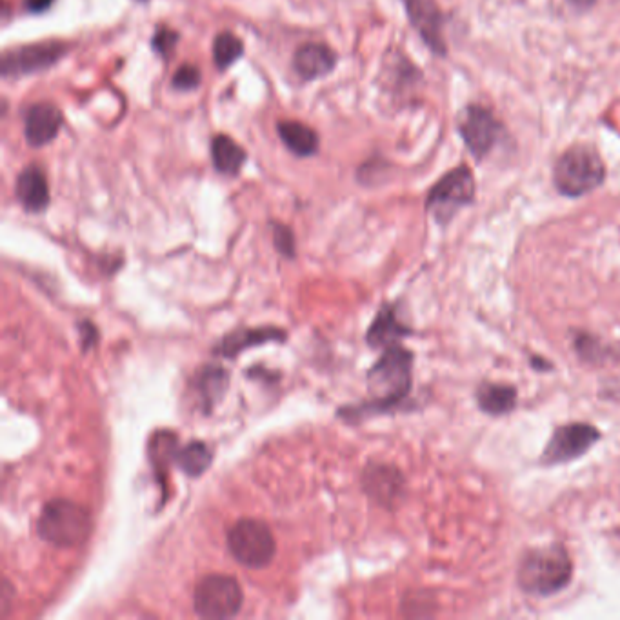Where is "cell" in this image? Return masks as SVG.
<instances>
[{"mask_svg":"<svg viewBox=\"0 0 620 620\" xmlns=\"http://www.w3.org/2000/svg\"><path fill=\"white\" fill-rule=\"evenodd\" d=\"M573 564L568 550L555 542L531 548L522 555L517 570L520 590L535 597H550L570 584Z\"/></svg>","mask_w":620,"mask_h":620,"instance_id":"6da1fadb","label":"cell"},{"mask_svg":"<svg viewBox=\"0 0 620 620\" xmlns=\"http://www.w3.org/2000/svg\"><path fill=\"white\" fill-rule=\"evenodd\" d=\"M413 353L400 344L386 348L375 366L368 371L370 408L388 411L402 404L410 395L413 384Z\"/></svg>","mask_w":620,"mask_h":620,"instance_id":"7a4b0ae2","label":"cell"},{"mask_svg":"<svg viewBox=\"0 0 620 620\" xmlns=\"http://www.w3.org/2000/svg\"><path fill=\"white\" fill-rule=\"evenodd\" d=\"M93 519L88 508L70 499H51L37 519L40 539L55 548H77L90 539Z\"/></svg>","mask_w":620,"mask_h":620,"instance_id":"3957f363","label":"cell"},{"mask_svg":"<svg viewBox=\"0 0 620 620\" xmlns=\"http://www.w3.org/2000/svg\"><path fill=\"white\" fill-rule=\"evenodd\" d=\"M606 179V166L599 151L588 144H575L560 155L553 168V184L564 197H582L597 190Z\"/></svg>","mask_w":620,"mask_h":620,"instance_id":"277c9868","label":"cell"},{"mask_svg":"<svg viewBox=\"0 0 620 620\" xmlns=\"http://www.w3.org/2000/svg\"><path fill=\"white\" fill-rule=\"evenodd\" d=\"M226 544L231 557L250 570L270 566L277 553L273 531L264 520L259 519L237 520L228 531Z\"/></svg>","mask_w":620,"mask_h":620,"instance_id":"5b68a950","label":"cell"},{"mask_svg":"<svg viewBox=\"0 0 620 620\" xmlns=\"http://www.w3.org/2000/svg\"><path fill=\"white\" fill-rule=\"evenodd\" d=\"M244 591L239 580L226 573H211L197 582L193 591V608L202 619H231L239 615Z\"/></svg>","mask_w":620,"mask_h":620,"instance_id":"8992f818","label":"cell"},{"mask_svg":"<svg viewBox=\"0 0 620 620\" xmlns=\"http://www.w3.org/2000/svg\"><path fill=\"white\" fill-rule=\"evenodd\" d=\"M475 200V179L466 164L442 175L431 188L426 199V210L440 226L450 224L459 210Z\"/></svg>","mask_w":620,"mask_h":620,"instance_id":"52a82bcc","label":"cell"},{"mask_svg":"<svg viewBox=\"0 0 620 620\" xmlns=\"http://www.w3.org/2000/svg\"><path fill=\"white\" fill-rule=\"evenodd\" d=\"M457 130L471 155L477 160H484L497 146L504 126L490 108L470 104L457 115Z\"/></svg>","mask_w":620,"mask_h":620,"instance_id":"ba28073f","label":"cell"},{"mask_svg":"<svg viewBox=\"0 0 620 620\" xmlns=\"http://www.w3.org/2000/svg\"><path fill=\"white\" fill-rule=\"evenodd\" d=\"M70 50V44L59 40L37 42L22 48L4 51L2 55V77H26L39 71L48 70L57 64Z\"/></svg>","mask_w":620,"mask_h":620,"instance_id":"9c48e42d","label":"cell"},{"mask_svg":"<svg viewBox=\"0 0 620 620\" xmlns=\"http://www.w3.org/2000/svg\"><path fill=\"white\" fill-rule=\"evenodd\" d=\"M600 440V431L586 424V422H573L560 426L553 431L548 446L542 451V464H564L570 460L579 459L591 446Z\"/></svg>","mask_w":620,"mask_h":620,"instance_id":"30bf717a","label":"cell"},{"mask_svg":"<svg viewBox=\"0 0 620 620\" xmlns=\"http://www.w3.org/2000/svg\"><path fill=\"white\" fill-rule=\"evenodd\" d=\"M406 13L420 39L437 57L448 55L444 40V13L435 0H406Z\"/></svg>","mask_w":620,"mask_h":620,"instance_id":"8fae6325","label":"cell"},{"mask_svg":"<svg viewBox=\"0 0 620 620\" xmlns=\"http://www.w3.org/2000/svg\"><path fill=\"white\" fill-rule=\"evenodd\" d=\"M362 490L373 502L393 508L404 495V477L390 464H368L362 471Z\"/></svg>","mask_w":620,"mask_h":620,"instance_id":"7c38bea8","label":"cell"},{"mask_svg":"<svg viewBox=\"0 0 620 620\" xmlns=\"http://www.w3.org/2000/svg\"><path fill=\"white\" fill-rule=\"evenodd\" d=\"M62 111L51 102H37L24 115V135L33 148H42L57 139L62 128Z\"/></svg>","mask_w":620,"mask_h":620,"instance_id":"4fadbf2b","label":"cell"},{"mask_svg":"<svg viewBox=\"0 0 620 620\" xmlns=\"http://www.w3.org/2000/svg\"><path fill=\"white\" fill-rule=\"evenodd\" d=\"M15 195L22 208L30 213H42L50 206V186L39 166H28L20 171L15 182Z\"/></svg>","mask_w":620,"mask_h":620,"instance_id":"5bb4252c","label":"cell"},{"mask_svg":"<svg viewBox=\"0 0 620 620\" xmlns=\"http://www.w3.org/2000/svg\"><path fill=\"white\" fill-rule=\"evenodd\" d=\"M337 66V55L326 44L310 42L300 46L293 55V68L304 80H317L326 77Z\"/></svg>","mask_w":620,"mask_h":620,"instance_id":"9a60e30c","label":"cell"},{"mask_svg":"<svg viewBox=\"0 0 620 620\" xmlns=\"http://www.w3.org/2000/svg\"><path fill=\"white\" fill-rule=\"evenodd\" d=\"M411 335L410 326L400 320L397 308L393 304H384L375 320L371 322L366 340L371 348H391L400 344V340Z\"/></svg>","mask_w":620,"mask_h":620,"instance_id":"2e32d148","label":"cell"},{"mask_svg":"<svg viewBox=\"0 0 620 620\" xmlns=\"http://www.w3.org/2000/svg\"><path fill=\"white\" fill-rule=\"evenodd\" d=\"M273 340H286V333L280 328H248V330L244 328V330L231 331L217 344L215 355L231 359L248 348H255L260 344L273 342Z\"/></svg>","mask_w":620,"mask_h":620,"instance_id":"e0dca14e","label":"cell"},{"mask_svg":"<svg viewBox=\"0 0 620 620\" xmlns=\"http://www.w3.org/2000/svg\"><path fill=\"white\" fill-rule=\"evenodd\" d=\"M228 386H230L228 371L215 364L204 366L191 380V388L197 393L202 411L206 413H210L213 406L222 399V395L228 391Z\"/></svg>","mask_w":620,"mask_h":620,"instance_id":"ac0fdd59","label":"cell"},{"mask_svg":"<svg viewBox=\"0 0 620 620\" xmlns=\"http://www.w3.org/2000/svg\"><path fill=\"white\" fill-rule=\"evenodd\" d=\"M519 393L510 384L482 382L475 391V399L480 411L490 417H502L515 410Z\"/></svg>","mask_w":620,"mask_h":620,"instance_id":"d6986e66","label":"cell"},{"mask_svg":"<svg viewBox=\"0 0 620 620\" xmlns=\"http://www.w3.org/2000/svg\"><path fill=\"white\" fill-rule=\"evenodd\" d=\"M277 133L284 146L297 157H311L319 151V135L299 120H280Z\"/></svg>","mask_w":620,"mask_h":620,"instance_id":"ffe728a7","label":"cell"},{"mask_svg":"<svg viewBox=\"0 0 620 620\" xmlns=\"http://www.w3.org/2000/svg\"><path fill=\"white\" fill-rule=\"evenodd\" d=\"M211 159L215 164V170L222 175L235 177V175H239L242 166L246 164L248 153L242 150V146L237 140L220 133L215 139L211 140Z\"/></svg>","mask_w":620,"mask_h":620,"instance_id":"44dd1931","label":"cell"},{"mask_svg":"<svg viewBox=\"0 0 620 620\" xmlns=\"http://www.w3.org/2000/svg\"><path fill=\"white\" fill-rule=\"evenodd\" d=\"M173 462L188 477L199 479L200 475H204L206 471L210 470L211 462H213V450L206 442L193 440L182 448H175Z\"/></svg>","mask_w":620,"mask_h":620,"instance_id":"7402d4cb","label":"cell"},{"mask_svg":"<svg viewBox=\"0 0 620 620\" xmlns=\"http://www.w3.org/2000/svg\"><path fill=\"white\" fill-rule=\"evenodd\" d=\"M242 55L244 44L235 33L222 31L213 40V60L219 70H228Z\"/></svg>","mask_w":620,"mask_h":620,"instance_id":"603a6c76","label":"cell"},{"mask_svg":"<svg viewBox=\"0 0 620 620\" xmlns=\"http://www.w3.org/2000/svg\"><path fill=\"white\" fill-rule=\"evenodd\" d=\"M177 42H179L177 31L171 30L168 26H157L155 35L151 39V46H153V51L159 53L162 59L168 60L177 48Z\"/></svg>","mask_w":620,"mask_h":620,"instance_id":"cb8c5ba5","label":"cell"},{"mask_svg":"<svg viewBox=\"0 0 620 620\" xmlns=\"http://www.w3.org/2000/svg\"><path fill=\"white\" fill-rule=\"evenodd\" d=\"M573 348L577 350L580 357L584 360H590V362H597V360L606 359V348H602L599 340L586 333H577L575 340H573Z\"/></svg>","mask_w":620,"mask_h":620,"instance_id":"d4e9b609","label":"cell"},{"mask_svg":"<svg viewBox=\"0 0 620 620\" xmlns=\"http://www.w3.org/2000/svg\"><path fill=\"white\" fill-rule=\"evenodd\" d=\"M200 82H202V75H200L199 68L193 64H184V66H180L179 70L175 71L171 86L175 90L190 91L197 90Z\"/></svg>","mask_w":620,"mask_h":620,"instance_id":"484cf974","label":"cell"},{"mask_svg":"<svg viewBox=\"0 0 620 620\" xmlns=\"http://www.w3.org/2000/svg\"><path fill=\"white\" fill-rule=\"evenodd\" d=\"M273 242L282 257L295 259V235L288 226L280 222L273 224Z\"/></svg>","mask_w":620,"mask_h":620,"instance_id":"4316f807","label":"cell"},{"mask_svg":"<svg viewBox=\"0 0 620 620\" xmlns=\"http://www.w3.org/2000/svg\"><path fill=\"white\" fill-rule=\"evenodd\" d=\"M80 342H82V348L84 351L91 350L97 340H99V331L93 326V322L90 320H82L79 324Z\"/></svg>","mask_w":620,"mask_h":620,"instance_id":"83f0119b","label":"cell"},{"mask_svg":"<svg viewBox=\"0 0 620 620\" xmlns=\"http://www.w3.org/2000/svg\"><path fill=\"white\" fill-rule=\"evenodd\" d=\"M2 600H0V604H2V617H6L8 615V608H10V597L13 595V588H11L10 580L4 579L2 582Z\"/></svg>","mask_w":620,"mask_h":620,"instance_id":"f1b7e54d","label":"cell"},{"mask_svg":"<svg viewBox=\"0 0 620 620\" xmlns=\"http://www.w3.org/2000/svg\"><path fill=\"white\" fill-rule=\"evenodd\" d=\"M53 0H26V6L31 13H42V11L48 10Z\"/></svg>","mask_w":620,"mask_h":620,"instance_id":"f546056e","label":"cell"},{"mask_svg":"<svg viewBox=\"0 0 620 620\" xmlns=\"http://www.w3.org/2000/svg\"><path fill=\"white\" fill-rule=\"evenodd\" d=\"M531 366L535 368V370L546 371L551 370V364L546 359H542V357H531L530 360Z\"/></svg>","mask_w":620,"mask_h":620,"instance_id":"4dcf8cb0","label":"cell"},{"mask_svg":"<svg viewBox=\"0 0 620 620\" xmlns=\"http://www.w3.org/2000/svg\"><path fill=\"white\" fill-rule=\"evenodd\" d=\"M566 2H570L571 6H575L579 10H588L597 0H566Z\"/></svg>","mask_w":620,"mask_h":620,"instance_id":"1f68e13d","label":"cell"},{"mask_svg":"<svg viewBox=\"0 0 620 620\" xmlns=\"http://www.w3.org/2000/svg\"><path fill=\"white\" fill-rule=\"evenodd\" d=\"M140 2H146V0H140Z\"/></svg>","mask_w":620,"mask_h":620,"instance_id":"d6a6232c","label":"cell"}]
</instances>
